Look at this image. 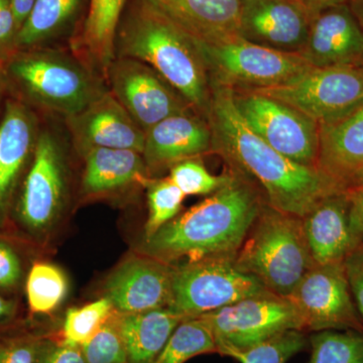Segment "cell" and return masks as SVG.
Wrapping results in <instances>:
<instances>
[{"label":"cell","mask_w":363,"mask_h":363,"mask_svg":"<svg viewBox=\"0 0 363 363\" xmlns=\"http://www.w3.org/2000/svg\"><path fill=\"white\" fill-rule=\"evenodd\" d=\"M303 229L316 266L345 264L358 248L350 224L345 191L329 196L302 217Z\"/></svg>","instance_id":"ffe728a7"},{"label":"cell","mask_w":363,"mask_h":363,"mask_svg":"<svg viewBox=\"0 0 363 363\" xmlns=\"http://www.w3.org/2000/svg\"><path fill=\"white\" fill-rule=\"evenodd\" d=\"M4 78L28 101L70 117L102 94L90 74L71 60L35 49L13 52Z\"/></svg>","instance_id":"5b68a950"},{"label":"cell","mask_w":363,"mask_h":363,"mask_svg":"<svg viewBox=\"0 0 363 363\" xmlns=\"http://www.w3.org/2000/svg\"><path fill=\"white\" fill-rule=\"evenodd\" d=\"M65 195V169L58 142L39 133L32 162L14 199L9 223L21 236L40 240L58 218Z\"/></svg>","instance_id":"ba28073f"},{"label":"cell","mask_w":363,"mask_h":363,"mask_svg":"<svg viewBox=\"0 0 363 363\" xmlns=\"http://www.w3.org/2000/svg\"><path fill=\"white\" fill-rule=\"evenodd\" d=\"M26 253L18 241L0 233V291L16 293L25 286L30 269L26 267Z\"/></svg>","instance_id":"e575fe53"},{"label":"cell","mask_w":363,"mask_h":363,"mask_svg":"<svg viewBox=\"0 0 363 363\" xmlns=\"http://www.w3.org/2000/svg\"><path fill=\"white\" fill-rule=\"evenodd\" d=\"M68 119L71 131L82 150L107 147L143 154L145 131L112 93H102L85 109Z\"/></svg>","instance_id":"ac0fdd59"},{"label":"cell","mask_w":363,"mask_h":363,"mask_svg":"<svg viewBox=\"0 0 363 363\" xmlns=\"http://www.w3.org/2000/svg\"><path fill=\"white\" fill-rule=\"evenodd\" d=\"M80 347L87 363H128V352L119 329L117 311Z\"/></svg>","instance_id":"836d02e7"},{"label":"cell","mask_w":363,"mask_h":363,"mask_svg":"<svg viewBox=\"0 0 363 363\" xmlns=\"http://www.w3.org/2000/svg\"><path fill=\"white\" fill-rule=\"evenodd\" d=\"M116 58L152 67L207 119L211 86L199 48L194 38L150 0H133L121 18Z\"/></svg>","instance_id":"3957f363"},{"label":"cell","mask_w":363,"mask_h":363,"mask_svg":"<svg viewBox=\"0 0 363 363\" xmlns=\"http://www.w3.org/2000/svg\"><path fill=\"white\" fill-rule=\"evenodd\" d=\"M305 345L302 331L290 330L247 350L229 351L226 357L240 363H286Z\"/></svg>","instance_id":"1f68e13d"},{"label":"cell","mask_w":363,"mask_h":363,"mask_svg":"<svg viewBox=\"0 0 363 363\" xmlns=\"http://www.w3.org/2000/svg\"><path fill=\"white\" fill-rule=\"evenodd\" d=\"M212 150L206 118L188 111L167 117L145 133L143 157L147 169L161 171Z\"/></svg>","instance_id":"d6986e66"},{"label":"cell","mask_w":363,"mask_h":363,"mask_svg":"<svg viewBox=\"0 0 363 363\" xmlns=\"http://www.w3.org/2000/svg\"><path fill=\"white\" fill-rule=\"evenodd\" d=\"M312 14H316L328 7L347 4L348 0H295Z\"/></svg>","instance_id":"7bdbcfd3"},{"label":"cell","mask_w":363,"mask_h":363,"mask_svg":"<svg viewBox=\"0 0 363 363\" xmlns=\"http://www.w3.org/2000/svg\"><path fill=\"white\" fill-rule=\"evenodd\" d=\"M23 288L30 314L49 315L65 300L68 279L60 267L37 260L28 269Z\"/></svg>","instance_id":"4316f807"},{"label":"cell","mask_w":363,"mask_h":363,"mask_svg":"<svg viewBox=\"0 0 363 363\" xmlns=\"http://www.w3.org/2000/svg\"><path fill=\"white\" fill-rule=\"evenodd\" d=\"M113 306L106 297L80 308H71L64 320L62 340L82 346L90 340L113 314Z\"/></svg>","instance_id":"f546056e"},{"label":"cell","mask_w":363,"mask_h":363,"mask_svg":"<svg viewBox=\"0 0 363 363\" xmlns=\"http://www.w3.org/2000/svg\"><path fill=\"white\" fill-rule=\"evenodd\" d=\"M215 352L218 353L216 340L204 318H186L152 363H185L197 355Z\"/></svg>","instance_id":"83f0119b"},{"label":"cell","mask_w":363,"mask_h":363,"mask_svg":"<svg viewBox=\"0 0 363 363\" xmlns=\"http://www.w3.org/2000/svg\"><path fill=\"white\" fill-rule=\"evenodd\" d=\"M300 56L314 68H362L363 28L348 4L315 14Z\"/></svg>","instance_id":"2e32d148"},{"label":"cell","mask_w":363,"mask_h":363,"mask_svg":"<svg viewBox=\"0 0 363 363\" xmlns=\"http://www.w3.org/2000/svg\"><path fill=\"white\" fill-rule=\"evenodd\" d=\"M35 363H87L80 346L43 337Z\"/></svg>","instance_id":"8d00e7d4"},{"label":"cell","mask_w":363,"mask_h":363,"mask_svg":"<svg viewBox=\"0 0 363 363\" xmlns=\"http://www.w3.org/2000/svg\"><path fill=\"white\" fill-rule=\"evenodd\" d=\"M85 156L83 190L97 195L119 190L133 183L145 186L147 166L143 155L130 150L90 147L82 150Z\"/></svg>","instance_id":"603a6c76"},{"label":"cell","mask_w":363,"mask_h":363,"mask_svg":"<svg viewBox=\"0 0 363 363\" xmlns=\"http://www.w3.org/2000/svg\"><path fill=\"white\" fill-rule=\"evenodd\" d=\"M274 295L233 259L208 257L173 267L168 308L182 318L198 317L238 301Z\"/></svg>","instance_id":"8992f818"},{"label":"cell","mask_w":363,"mask_h":363,"mask_svg":"<svg viewBox=\"0 0 363 363\" xmlns=\"http://www.w3.org/2000/svg\"><path fill=\"white\" fill-rule=\"evenodd\" d=\"M18 28L11 0H0V64L14 52Z\"/></svg>","instance_id":"74e56055"},{"label":"cell","mask_w":363,"mask_h":363,"mask_svg":"<svg viewBox=\"0 0 363 363\" xmlns=\"http://www.w3.org/2000/svg\"><path fill=\"white\" fill-rule=\"evenodd\" d=\"M345 192L350 200L351 228L359 247L363 248V178Z\"/></svg>","instance_id":"ab89813d"},{"label":"cell","mask_w":363,"mask_h":363,"mask_svg":"<svg viewBox=\"0 0 363 363\" xmlns=\"http://www.w3.org/2000/svg\"><path fill=\"white\" fill-rule=\"evenodd\" d=\"M314 14L295 0H242L240 38L298 54L304 49Z\"/></svg>","instance_id":"5bb4252c"},{"label":"cell","mask_w":363,"mask_h":363,"mask_svg":"<svg viewBox=\"0 0 363 363\" xmlns=\"http://www.w3.org/2000/svg\"><path fill=\"white\" fill-rule=\"evenodd\" d=\"M233 173L215 176L208 172L202 162L185 160L169 168V179L185 196L211 195L233 180Z\"/></svg>","instance_id":"d6a6232c"},{"label":"cell","mask_w":363,"mask_h":363,"mask_svg":"<svg viewBox=\"0 0 363 363\" xmlns=\"http://www.w3.org/2000/svg\"><path fill=\"white\" fill-rule=\"evenodd\" d=\"M309 363H363V333L353 330L320 331L311 338Z\"/></svg>","instance_id":"f1b7e54d"},{"label":"cell","mask_w":363,"mask_h":363,"mask_svg":"<svg viewBox=\"0 0 363 363\" xmlns=\"http://www.w3.org/2000/svg\"><path fill=\"white\" fill-rule=\"evenodd\" d=\"M147 187L149 217L145 226V240L154 235L162 226L180 213L185 194L169 178L150 179Z\"/></svg>","instance_id":"4dcf8cb0"},{"label":"cell","mask_w":363,"mask_h":363,"mask_svg":"<svg viewBox=\"0 0 363 363\" xmlns=\"http://www.w3.org/2000/svg\"><path fill=\"white\" fill-rule=\"evenodd\" d=\"M319 126L317 169L346 191L363 178V105L340 121Z\"/></svg>","instance_id":"7402d4cb"},{"label":"cell","mask_w":363,"mask_h":363,"mask_svg":"<svg viewBox=\"0 0 363 363\" xmlns=\"http://www.w3.org/2000/svg\"><path fill=\"white\" fill-rule=\"evenodd\" d=\"M211 87L255 91L283 85L309 71L300 55L238 39L210 45L196 40Z\"/></svg>","instance_id":"52a82bcc"},{"label":"cell","mask_w":363,"mask_h":363,"mask_svg":"<svg viewBox=\"0 0 363 363\" xmlns=\"http://www.w3.org/2000/svg\"><path fill=\"white\" fill-rule=\"evenodd\" d=\"M128 0H91L83 28L80 52L93 68L105 77L116 60V39L119 21Z\"/></svg>","instance_id":"d4e9b609"},{"label":"cell","mask_w":363,"mask_h":363,"mask_svg":"<svg viewBox=\"0 0 363 363\" xmlns=\"http://www.w3.org/2000/svg\"><path fill=\"white\" fill-rule=\"evenodd\" d=\"M37 118L20 99L7 100L0 118V228H6L37 145Z\"/></svg>","instance_id":"9a60e30c"},{"label":"cell","mask_w":363,"mask_h":363,"mask_svg":"<svg viewBox=\"0 0 363 363\" xmlns=\"http://www.w3.org/2000/svg\"><path fill=\"white\" fill-rule=\"evenodd\" d=\"M241 271L255 277L269 292L289 298L314 264L302 218L262 205L235 259Z\"/></svg>","instance_id":"277c9868"},{"label":"cell","mask_w":363,"mask_h":363,"mask_svg":"<svg viewBox=\"0 0 363 363\" xmlns=\"http://www.w3.org/2000/svg\"><path fill=\"white\" fill-rule=\"evenodd\" d=\"M253 92L279 100L323 125L362 106L363 67H313L285 84Z\"/></svg>","instance_id":"9c48e42d"},{"label":"cell","mask_w":363,"mask_h":363,"mask_svg":"<svg viewBox=\"0 0 363 363\" xmlns=\"http://www.w3.org/2000/svg\"><path fill=\"white\" fill-rule=\"evenodd\" d=\"M4 78V67H2V64H0V85H1V79ZM6 79V78H4Z\"/></svg>","instance_id":"f6af8a7d"},{"label":"cell","mask_w":363,"mask_h":363,"mask_svg":"<svg viewBox=\"0 0 363 363\" xmlns=\"http://www.w3.org/2000/svg\"><path fill=\"white\" fill-rule=\"evenodd\" d=\"M207 121L212 150L235 175L257 183L269 206L302 218L325 198L345 191L319 169L293 162L253 133L234 105L233 90L211 87Z\"/></svg>","instance_id":"6da1fadb"},{"label":"cell","mask_w":363,"mask_h":363,"mask_svg":"<svg viewBox=\"0 0 363 363\" xmlns=\"http://www.w3.org/2000/svg\"><path fill=\"white\" fill-rule=\"evenodd\" d=\"M80 0H35L16 40L14 52L35 49L56 35L77 11Z\"/></svg>","instance_id":"484cf974"},{"label":"cell","mask_w":363,"mask_h":363,"mask_svg":"<svg viewBox=\"0 0 363 363\" xmlns=\"http://www.w3.org/2000/svg\"><path fill=\"white\" fill-rule=\"evenodd\" d=\"M243 121L272 147L293 162L317 168L320 126L279 100L247 90H233Z\"/></svg>","instance_id":"8fae6325"},{"label":"cell","mask_w":363,"mask_h":363,"mask_svg":"<svg viewBox=\"0 0 363 363\" xmlns=\"http://www.w3.org/2000/svg\"><path fill=\"white\" fill-rule=\"evenodd\" d=\"M18 30L33 9L35 0H11Z\"/></svg>","instance_id":"b9f144b4"},{"label":"cell","mask_w":363,"mask_h":363,"mask_svg":"<svg viewBox=\"0 0 363 363\" xmlns=\"http://www.w3.org/2000/svg\"><path fill=\"white\" fill-rule=\"evenodd\" d=\"M312 331L353 330L363 324L353 300L345 264L314 266L286 298Z\"/></svg>","instance_id":"7c38bea8"},{"label":"cell","mask_w":363,"mask_h":363,"mask_svg":"<svg viewBox=\"0 0 363 363\" xmlns=\"http://www.w3.org/2000/svg\"><path fill=\"white\" fill-rule=\"evenodd\" d=\"M173 267L152 257L124 260L106 279L105 297L121 314L168 308Z\"/></svg>","instance_id":"e0dca14e"},{"label":"cell","mask_w":363,"mask_h":363,"mask_svg":"<svg viewBox=\"0 0 363 363\" xmlns=\"http://www.w3.org/2000/svg\"><path fill=\"white\" fill-rule=\"evenodd\" d=\"M21 308L18 300L0 291V333L20 328Z\"/></svg>","instance_id":"60d3db41"},{"label":"cell","mask_w":363,"mask_h":363,"mask_svg":"<svg viewBox=\"0 0 363 363\" xmlns=\"http://www.w3.org/2000/svg\"><path fill=\"white\" fill-rule=\"evenodd\" d=\"M233 180L145 240L149 257L169 262L235 259L262 203L255 188L233 173Z\"/></svg>","instance_id":"7a4b0ae2"},{"label":"cell","mask_w":363,"mask_h":363,"mask_svg":"<svg viewBox=\"0 0 363 363\" xmlns=\"http://www.w3.org/2000/svg\"><path fill=\"white\" fill-rule=\"evenodd\" d=\"M191 37L216 45L240 38L242 0H150Z\"/></svg>","instance_id":"44dd1931"},{"label":"cell","mask_w":363,"mask_h":363,"mask_svg":"<svg viewBox=\"0 0 363 363\" xmlns=\"http://www.w3.org/2000/svg\"><path fill=\"white\" fill-rule=\"evenodd\" d=\"M117 320L128 363H152L184 318L169 308H160L130 314L117 312Z\"/></svg>","instance_id":"cb8c5ba5"},{"label":"cell","mask_w":363,"mask_h":363,"mask_svg":"<svg viewBox=\"0 0 363 363\" xmlns=\"http://www.w3.org/2000/svg\"><path fill=\"white\" fill-rule=\"evenodd\" d=\"M346 274L350 281L353 300L363 319V248L359 247L345 262Z\"/></svg>","instance_id":"f35d334b"},{"label":"cell","mask_w":363,"mask_h":363,"mask_svg":"<svg viewBox=\"0 0 363 363\" xmlns=\"http://www.w3.org/2000/svg\"><path fill=\"white\" fill-rule=\"evenodd\" d=\"M106 78L112 95L145 133L167 117L194 111L157 72L138 60L116 58Z\"/></svg>","instance_id":"4fadbf2b"},{"label":"cell","mask_w":363,"mask_h":363,"mask_svg":"<svg viewBox=\"0 0 363 363\" xmlns=\"http://www.w3.org/2000/svg\"><path fill=\"white\" fill-rule=\"evenodd\" d=\"M42 339L23 326L0 333V363H35Z\"/></svg>","instance_id":"d590c367"},{"label":"cell","mask_w":363,"mask_h":363,"mask_svg":"<svg viewBox=\"0 0 363 363\" xmlns=\"http://www.w3.org/2000/svg\"><path fill=\"white\" fill-rule=\"evenodd\" d=\"M201 317L213 332L222 355L253 347L284 332L305 329L292 302L277 295L245 298Z\"/></svg>","instance_id":"30bf717a"},{"label":"cell","mask_w":363,"mask_h":363,"mask_svg":"<svg viewBox=\"0 0 363 363\" xmlns=\"http://www.w3.org/2000/svg\"><path fill=\"white\" fill-rule=\"evenodd\" d=\"M348 6L363 28V0H348Z\"/></svg>","instance_id":"ee69618b"}]
</instances>
